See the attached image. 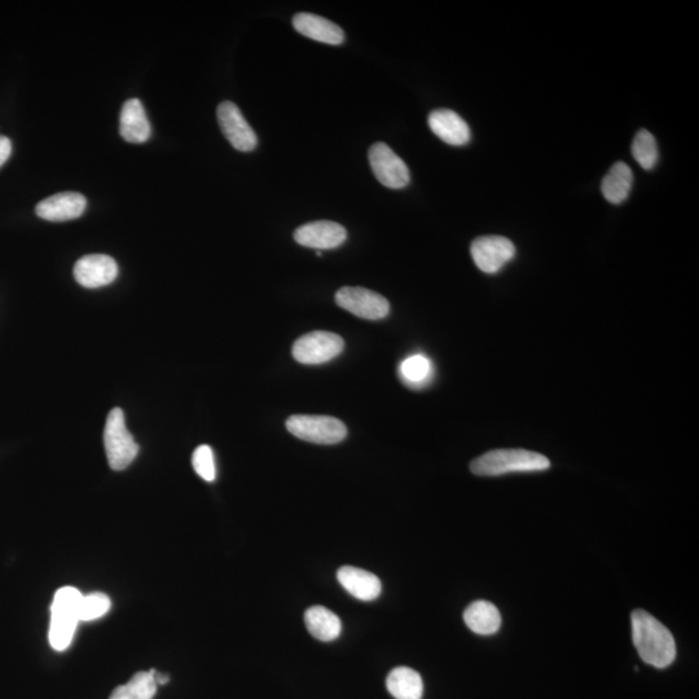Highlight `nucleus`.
Wrapping results in <instances>:
<instances>
[{
  "mask_svg": "<svg viewBox=\"0 0 699 699\" xmlns=\"http://www.w3.org/2000/svg\"><path fill=\"white\" fill-rule=\"evenodd\" d=\"M347 231L340 223L318 221L303 224L294 232L298 244L316 250L336 249L345 243Z\"/></svg>",
  "mask_w": 699,
  "mask_h": 699,
  "instance_id": "11",
  "label": "nucleus"
},
{
  "mask_svg": "<svg viewBox=\"0 0 699 699\" xmlns=\"http://www.w3.org/2000/svg\"><path fill=\"white\" fill-rule=\"evenodd\" d=\"M633 175L630 166L617 162L602 180L601 191L611 204H622L630 196Z\"/></svg>",
  "mask_w": 699,
  "mask_h": 699,
  "instance_id": "21",
  "label": "nucleus"
},
{
  "mask_svg": "<svg viewBox=\"0 0 699 699\" xmlns=\"http://www.w3.org/2000/svg\"><path fill=\"white\" fill-rule=\"evenodd\" d=\"M153 677H155L157 687L158 685H166L167 683H169L170 680L169 676H167L166 674H161V672H157L156 670L153 671Z\"/></svg>",
  "mask_w": 699,
  "mask_h": 699,
  "instance_id": "28",
  "label": "nucleus"
},
{
  "mask_svg": "<svg viewBox=\"0 0 699 699\" xmlns=\"http://www.w3.org/2000/svg\"><path fill=\"white\" fill-rule=\"evenodd\" d=\"M400 378L410 388H424L432 381L434 375L433 363L425 355L408 356L400 363Z\"/></svg>",
  "mask_w": 699,
  "mask_h": 699,
  "instance_id": "22",
  "label": "nucleus"
},
{
  "mask_svg": "<svg viewBox=\"0 0 699 699\" xmlns=\"http://www.w3.org/2000/svg\"><path fill=\"white\" fill-rule=\"evenodd\" d=\"M217 117L223 135L233 148L240 152H252L256 149L257 135L236 104L232 101H223L219 104Z\"/></svg>",
  "mask_w": 699,
  "mask_h": 699,
  "instance_id": "10",
  "label": "nucleus"
},
{
  "mask_svg": "<svg viewBox=\"0 0 699 699\" xmlns=\"http://www.w3.org/2000/svg\"><path fill=\"white\" fill-rule=\"evenodd\" d=\"M12 153V143L11 140L6 138V136L0 135V167L6 164L8 158H10Z\"/></svg>",
  "mask_w": 699,
  "mask_h": 699,
  "instance_id": "27",
  "label": "nucleus"
},
{
  "mask_svg": "<svg viewBox=\"0 0 699 699\" xmlns=\"http://www.w3.org/2000/svg\"><path fill=\"white\" fill-rule=\"evenodd\" d=\"M345 342L336 333L316 331L294 342L292 354L298 363L316 366L331 362L344 351Z\"/></svg>",
  "mask_w": 699,
  "mask_h": 699,
  "instance_id": "6",
  "label": "nucleus"
},
{
  "mask_svg": "<svg viewBox=\"0 0 699 699\" xmlns=\"http://www.w3.org/2000/svg\"><path fill=\"white\" fill-rule=\"evenodd\" d=\"M192 465L195 472L206 482H214L217 478L214 452L206 444L197 447L192 456Z\"/></svg>",
  "mask_w": 699,
  "mask_h": 699,
  "instance_id": "26",
  "label": "nucleus"
},
{
  "mask_svg": "<svg viewBox=\"0 0 699 699\" xmlns=\"http://www.w3.org/2000/svg\"><path fill=\"white\" fill-rule=\"evenodd\" d=\"M293 26L303 37L325 45L340 46L345 41V33L340 26L312 13H298L293 17Z\"/></svg>",
  "mask_w": 699,
  "mask_h": 699,
  "instance_id": "15",
  "label": "nucleus"
},
{
  "mask_svg": "<svg viewBox=\"0 0 699 699\" xmlns=\"http://www.w3.org/2000/svg\"><path fill=\"white\" fill-rule=\"evenodd\" d=\"M104 446L109 466L113 470H125L138 456L139 446L126 428L121 408H113L104 430Z\"/></svg>",
  "mask_w": 699,
  "mask_h": 699,
  "instance_id": "4",
  "label": "nucleus"
},
{
  "mask_svg": "<svg viewBox=\"0 0 699 699\" xmlns=\"http://www.w3.org/2000/svg\"><path fill=\"white\" fill-rule=\"evenodd\" d=\"M631 624L633 645L646 665L662 670L674 663L676 643L665 624L643 609L633 611Z\"/></svg>",
  "mask_w": 699,
  "mask_h": 699,
  "instance_id": "1",
  "label": "nucleus"
},
{
  "mask_svg": "<svg viewBox=\"0 0 699 699\" xmlns=\"http://www.w3.org/2000/svg\"><path fill=\"white\" fill-rule=\"evenodd\" d=\"M87 208L86 197L77 192H61L39 202L35 213L48 222H67L81 217Z\"/></svg>",
  "mask_w": 699,
  "mask_h": 699,
  "instance_id": "13",
  "label": "nucleus"
},
{
  "mask_svg": "<svg viewBox=\"0 0 699 699\" xmlns=\"http://www.w3.org/2000/svg\"><path fill=\"white\" fill-rule=\"evenodd\" d=\"M470 253L479 270L492 275L512 261L516 248L507 237L482 236L473 241Z\"/></svg>",
  "mask_w": 699,
  "mask_h": 699,
  "instance_id": "9",
  "label": "nucleus"
},
{
  "mask_svg": "<svg viewBox=\"0 0 699 699\" xmlns=\"http://www.w3.org/2000/svg\"><path fill=\"white\" fill-rule=\"evenodd\" d=\"M285 425L294 437L315 444H337L347 437L344 422L331 416L294 415Z\"/></svg>",
  "mask_w": 699,
  "mask_h": 699,
  "instance_id": "5",
  "label": "nucleus"
},
{
  "mask_svg": "<svg viewBox=\"0 0 699 699\" xmlns=\"http://www.w3.org/2000/svg\"><path fill=\"white\" fill-rule=\"evenodd\" d=\"M111 599L104 593L95 592L89 596H83L79 606V619L81 622H91L104 617L111 609Z\"/></svg>",
  "mask_w": 699,
  "mask_h": 699,
  "instance_id": "25",
  "label": "nucleus"
},
{
  "mask_svg": "<svg viewBox=\"0 0 699 699\" xmlns=\"http://www.w3.org/2000/svg\"><path fill=\"white\" fill-rule=\"evenodd\" d=\"M386 688L395 699H421L424 681L419 672L410 667H397L386 679Z\"/></svg>",
  "mask_w": 699,
  "mask_h": 699,
  "instance_id": "20",
  "label": "nucleus"
},
{
  "mask_svg": "<svg viewBox=\"0 0 699 699\" xmlns=\"http://www.w3.org/2000/svg\"><path fill=\"white\" fill-rule=\"evenodd\" d=\"M551 468V461L538 452L527 450H494L479 456L470 464L473 474L498 477L509 473L543 472Z\"/></svg>",
  "mask_w": 699,
  "mask_h": 699,
  "instance_id": "2",
  "label": "nucleus"
},
{
  "mask_svg": "<svg viewBox=\"0 0 699 699\" xmlns=\"http://www.w3.org/2000/svg\"><path fill=\"white\" fill-rule=\"evenodd\" d=\"M120 133L127 143L133 144H142L151 138V125H149L142 101L130 99L123 104Z\"/></svg>",
  "mask_w": 699,
  "mask_h": 699,
  "instance_id": "17",
  "label": "nucleus"
},
{
  "mask_svg": "<svg viewBox=\"0 0 699 699\" xmlns=\"http://www.w3.org/2000/svg\"><path fill=\"white\" fill-rule=\"evenodd\" d=\"M118 276L117 262L105 254H90L74 266V278L82 287L95 289L112 284Z\"/></svg>",
  "mask_w": 699,
  "mask_h": 699,
  "instance_id": "12",
  "label": "nucleus"
},
{
  "mask_svg": "<svg viewBox=\"0 0 699 699\" xmlns=\"http://www.w3.org/2000/svg\"><path fill=\"white\" fill-rule=\"evenodd\" d=\"M338 582L347 593L360 601H373L382 592L381 580L375 574L354 566H344L338 570Z\"/></svg>",
  "mask_w": 699,
  "mask_h": 699,
  "instance_id": "16",
  "label": "nucleus"
},
{
  "mask_svg": "<svg viewBox=\"0 0 699 699\" xmlns=\"http://www.w3.org/2000/svg\"><path fill=\"white\" fill-rule=\"evenodd\" d=\"M428 123L430 130L442 142L455 145V147L468 144L472 138L468 123L451 109H437V111L430 113Z\"/></svg>",
  "mask_w": 699,
  "mask_h": 699,
  "instance_id": "14",
  "label": "nucleus"
},
{
  "mask_svg": "<svg viewBox=\"0 0 699 699\" xmlns=\"http://www.w3.org/2000/svg\"><path fill=\"white\" fill-rule=\"evenodd\" d=\"M305 623L311 635L324 643L336 640L341 636L340 617L324 606H312V608L307 609Z\"/></svg>",
  "mask_w": 699,
  "mask_h": 699,
  "instance_id": "19",
  "label": "nucleus"
},
{
  "mask_svg": "<svg viewBox=\"0 0 699 699\" xmlns=\"http://www.w3.org/2000/svg\"><path fill=\"white\" fill-rule=\"evenodd\" d=\"M369 165L378 182L390 189H402L411 182L410 169L385 143L372 145L368 153Z\"/></svg>",
  "mask_w": 699,
  "mask_h": 699,
  "instance_id": "7",
  "label": "nucleus"
},
{
  "mask_svg": "<svg viewBox=\"0 0 699 699\" xmlns=\"http://www.w3.org/2000/svg\"><path fill=\"white\" fill-rule=\"evenodd\" d=\"M632 156L643 169L652 170L658 161V145L648 130H640L632 144Z\"/></svg>",
  "mask_w": 699,
  "mask_h": 699,
  "instance_id": "24",
  "label": "nucleus"
},
{
  "mask_svg": "<svg viewBox=\"0 0 699 699\" xmlns=\"http://www.w3.org/2000/svg\"><path fill=\"white\" fill-rule=\"evenodd\" d=\"M341 309L360 319L381 320L390 312V303L384 296L362 287H344L336 294Z\"/></svg>",
  "mask_w": 699,
  "mask_h": 699,
  "instance_id": "8",
  "label": "nucleus"
},
{
  "mask_svg": "<svg viewBox=\"0 0 699 699\" xmlns=\"http://www.w3.org/2000/svg\"><path fill=\"white\" fill-rule=\"evenodd\" d=\"M464 622L469 630L477 635L489 636L500 630L501 615L499 609L491 602L478 600L464 611Z\"/></svg>",
  "mask_w": 699,
  "mask_h": 699,
  "instance_id": "18",
  "label": "nucleus"
},
{
  "mask_svg": "<svg viewBox=\"0 0 699 699\" xmlns=\"http://www.w3.org/2000/svg\"><path fill=\"white\" fill-rule=\"evenodd\" d=\"M153 671L136 672L133 679L114 689L109 699H153L157 692Z\"/></svg>",
  "mask_w": 699,
  "mask_h": 699,
  "instance_id": "23",
  "label": "nucleus"
},
{
  "mask_svg": "<svg viewBox=\"0 0 699 699\" xmlns=\"http://www.w3.org/2000/svg\"><path fill=\"white\" fill-rule=\"evenodd\" d=\"M82 593L74 587H63L56 592L51 606L50 644L57 652H63L72 644L79 619Z\"/></svg>",
  "mask_w": 699,
  "mask_h": 699,
  "instance_id": "3",
  "label": "nucleus"
}]
</instances>
